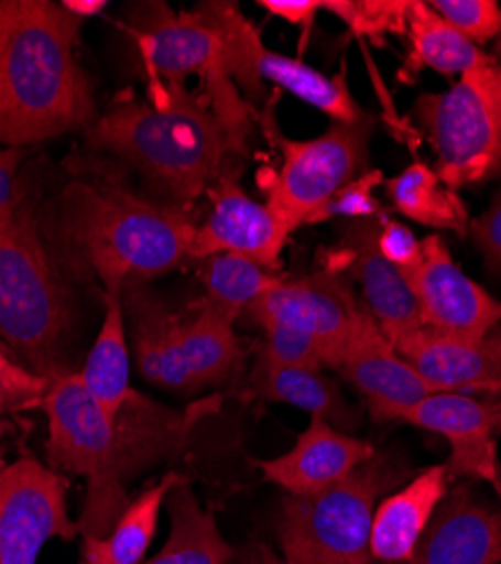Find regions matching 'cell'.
<instances>
[{
  "instance_id": "obj_1",
  "label": "cell",
  "mask_w": 501,
  "mask_h": 564,
  "mask_svg": "<svg viewBox=\"0 0 501 564\" xmlns=\"http://www.w3.org/2000/svg\"><path fill=\"white\" fill-rule=\"evenodd\" d=\"M79 19L51 0H14L0 48V148L43 143L98 120L94 86L77 59Z\"/></svg>"
},
{
  "instance_id": "obj_2",
  "label": "cell",
  "mask_w": 501,
  "mask_h": 564,
  "mask_svg": "<svg viewBox=\"0 0 501 564\" xmlns=\"http://www.w3.org/2000/svg\"><path fill=\"white\" fill-rule=\"evenodd\" d=\"M84 140L90 150L127 161L181 208L208 193L229 156L240 154L206 96L186 84L148 86V100L116 102L84 131Z\"/></svg>"
},
{
  "instance_id": "obj_3",
  "label": "cell",
  "mask_w": 501,
  "mask_h": 564,
  "mask_svg": "<svg viewBox=\"0 0 501 564\" xmlns=\"http://www.w3.org/2000/svg\"><path fill=\"white\" fill-rule=\"evenodd\" d=\"M59 224L68 247L111 294H124L190 260L197 230L186 208L86 181L64 187Z\"/></svg>"
},
{
  "instance_id": "obj_4",
  "label": "cell",
  "mask_w": 501,
  "mask_h": 564,
  "mask_svg": "<svg viewBox=\"0 0 501 564\" xmlns=\"http://www.w3.org/2000/svg\"><path fill=\"white\" fill-rule=\"evenodd\" d=\"M70 310L64 282L43 247L32 213L0 224V344L25 370L53 382Z\"/></svg>"
},
{
  "instance_id": "obj_5",
  "label": "cell",
  "mask_w": 501,
  "mask_h": 564,
  "mask_svg": "<svg viewBox=\"0 0 501 564\" xmlns=\"http://www.w3.org/2000/svg\"><path fill=\"white\" fill-rule=\"evenodd\" d=\"M406 479V465L378 449L324 492L285 495L276 520L279 553L287 564H371L375 508Z\"/></svg>"
},
{
  "instance_id": "obj_6",
  "label": "cell",
  "mask_w": 501,
  "mask_h": 564,
  "mask_svg": "<svg viewBox=\"0 0 501 564\" xmlns=\"http://www.w3.org/2000/svg\"><path fill=\"white\" fill-rule=\"evenodd\" d=\"M39 409L48 420L45 454L53 469L86 481L79 535L107 538L127 503L116 425L81 384L79 372L53 380Z\"/></svg>"
},
{
  "instance_id": "obj_7",
  "label": "cell",
  "mask_w": 501,
  "mask_h": 564,
  "mask_svg": "<svg viewBox=\"0 0 501 564\" xmlns=\"http://www.w3.org/2000/svg\"><path fill=\"white\" fill-rule=\"evenodd\" d=\"M436 152V174L459 191L501 172V66L466 73L443 93H425L414 109Z\"/></svg>"
},
{
  "instance_id": "obj_8",
  "label": "cell",
  "mask_w": 501,
  "mask_h": 564,
  "mask_svg": "<svg viewBox=\"0 0 501 564\" xmlns=\"http://www.w3.org/2000/svg\"><path fill=\"white\" fill-rule=\"evenodd\" d=\"M264 113V131L281 150V167L262 181L266 206L292 232L330 202L344 185L369 172L371 135L375 120L369 116L359 122H330L316 138L292 140L281 133Z\"/></svg>"
},
{
  "instance_id": "obj_9",
  "label": "cell",
  "mask_w": 501,
  "mask_h": 564,
  "mask_svg": "<svg viewBox=\"0 0 501 564\" xmlns=\"http://www.w3.org/2000/svg\"><path fill=\"white\" fill-rule=\"evenodd\" d=\"M219 34L221 59L236 86L247 96V102L264 98V84L287 90L296 100L324 111L333 122H359L369 118L348 88L346 73L326 75L301 62L298 57L269 51L260 32L238 10L236 3H202L197 10Z\"/></svg>"
},
{
  "instance_id": "obj_10",
  "label": "cell",
  "mask_w": 501,
  "mask_h": 564,
  "mask_svg": "<svg viewBox=\"0 0 501 564\" xmlns=\"http://www.w3.org/2000/svg\"><path fill=\"white\" fill-rule=\"evenodd\" d=\"M66 492V475L34 456L0 467V564H36L51 540L79 535Z\"/></svg>"
},
{
  "instance_id": "obj_11",
  "label": "cell",
  "mask_w": 501,
  "mask_h": 564,
  "mask_svg": "<svg viewBox=\"0 0 501 564\" xmlns=\"http://www.w3.org/2000/svg\"><path fill=\"white\" fill-rule=\"evenodd\" d=\"M361 312L363 305H359L350 282L337 271H322L298 280H283L244 314L258 325L279 321L298 327L322 350L324 368L339 370Z\"/></svg>"
},
{
  "instance_id": "obj_12",
  "label": "cell",
  "mask_w": 501,
  "mask_h": 564,
  "mask_svg": "<svg viewBox=\"0 0 501 564\" xmlns=\"http://www.w3.org/2000/svg\"><path fill=\"white\" fill-rule=\"evenodd\" d=\"M423 327L438 335L483 339L501 323V301L454 262L440 235L423 240V264L409 278Z\"/></svg>"
},
{
  "instance_id": "obj_13",
  "label": "cell",
  "mask_w": 501,
  "mask_h": 564,
  "mask_svg": "<svg viewBox=\"0 0 501 564\" xmlns=\"http://www.w3.org/2000/svg\"><path fill=\"white\" fill-rule=\"evenodd\" d=\"M402 422L447 441V469L451 479H475L488 484L501 499V465L497 456V436L501 434V406L481 402L472 395L432 393Z\"/></svg>"
},
{
  "instance_id": "obj_14",
  "label": "cell",
  "mask_w": 501,
  "mask_h": 564,
  "mask_svg": "<svg viewBox=\"0 0 501 564\" xmlns=\"http://www.w3.org/2000/svg\"><path fill=\"white\" fill-rule=\"evenodd\" d=\"M210 210L197 226L190 260L217 253L242 256L264 269H279L292 230L266 204L244 193L238 176L224 172L208 191Z\"/></svg>"
},
{
  "instance_id": "obj_15",
  "label": "cell",
  "mask_w": 501,
  "mask_h": 564,
  "mask_svg": "<svg viewBox=\"0 0 501 564\" xmlns=\"http://www.w3.org/2000/svg\"><path fill=\"white\" fill-rule=\"evenodd\" d=\"M337 372L361 395L375 422H402L409 409L434 393L421 372L393 348L367 307Z\"/></svg>"
},
{
  "instance_id": "obj_16",
  "label": "cell",
  "mask_w": 501,
  "mask_h": 564,
  "mask_svg": "<svg viewBox=\"0 0 501 564\" xmlns=\"http://www.w3.org/2000/svg\"><path fill=\"white\" fill-rule=\"evenodd\" d=\"M131 34L143 66L148 86L186 84L190 75L206 79L224 66L221 41L199 12H172L165 3L145 6Z\"/></svg>"
},
{
  "instance_id": "obj_17",
  "label": "cell",
  "mask_w": 501,
  "mask_h": 564,
  "mask_svg": "<svg viewBox=\"0 0 501 564\" xmlns=\"http://www.w3.org/2000/svg\"><path fill=\"white\" fill-rule=\"evenodd\" d=\"M378 452L369 441L341 432L324 417H309L290 452L255 460L264 481L285 495L307 497L341 484L350 473Z\"/></svg>"
},
{
  "instance_id": "obj_18",
  "label": "cell",
  "mask_w": 501,
  "mask_h": 564,
  "mask_svg": "<svg viewBox=\"0 0 501 564\" xmlns=\"http://www.w3.org/2000/svg\"><path fill=\"white\" fill-rule=\"evenodd\" d=\"M380 219H355L341 232V247L337 251L339 264L357 278L363 307L378 321L380 330L395 346L404 337L423 327L421 310L409 280L389 264L378 251Z\"/></svg>"
},
{
  "instance_id": "obj_19",
  "label": "cell",
  "mask_w": 501,
  "mask_h": 564,
  "mask_svg": "<svg viewBox=\"0 0 501 564\" xmlns=\"http://www.w3.org/2000/svg\"><path fill=\"white\" fill-rule=\"evenodd\" d=\"M393 348L421 372L434 393L501 395V333L461 339L421 327Z\"/></svg>"
},
{
  "instance_id": "obj_20",
  "label": "cell",
  "mask_w": 501,
  "mask_h": 564,
  "mask_svg": "<svg viewBox=\"0 0 501 564\" xmlns=\"http://www.w3.org/2000/svg\"><path fill=\"white\" fill-rule=\"evenodd\" d=\"M409 564H501V508L468 484L449 488Z\"/></svg>"
},
{
  "instance_id": "obj_21",
  "label": "cell",
  "mask_w": 501,
  "mask_h": 564,
  "mask_svg": "<svg viewBox=\"0 0 501 564\" xmlns=\"http://www.w3.org/2000/svg\"><path fill=\"white\" fill-rule=\"evenodd\" d=\"M445 463L429 465L389 492L375 508L371 527V560L382 564H409L451 488Z\"/></svg>"
},
{
  "instance_id": "obj_22",
  "label": "cell",
  "mask_w": 501,
  "mask_h": 564,
  "mask_svg": "<svg viewBox=\"0 0 501 564\" xmlns=\"http://www.w3.org/2000/svg\"><path fill=\"white\" fill-rule=\"evenodd\" d=\"M244 400L287 404L309 413V417L333 422L341 432L355 430L357 425L355 409L344 398L339 384L330 380L324 370L283 366L271 361L260 350H255Z\"/></svg>"
},
{
  "instance_id": "obj_23",
  "label": "cell",
  "mask_w": 501,
  "mask_h": 564,
  "mask_svg": "<svg viewBox=\"0 0 501 564\" xmlns=\"http://www.w3.org/2000/svg\"><path fill=\"white\" fill-rule=\"evenodd\" d=\"M131 316L133 355L143 378L172 393H199L181 341L178 314L167 312L150 294L135 292L131 296Z\"/></svg>"
},
{
  "instance_id": "obj_24",
  "label": "cell",
  "mask_w": 501,
  "mask_h": 564,
  "mask_svg": "<svg viewBox=\"0 0 501 564\" xmlns=\"http://www.w3.org/2000/svg\"><path fill=\"white\" fill-rule=\"evenodd\" d=\"M406 36L409 55L400 70L402 82H414L425 68L440 75L464 77L475 68L497 64L483 48L438 17L425 0H409Z\"/></svg>"
},
{
  "instance_id": "obj_25",
  "label": "cell",
  "mask_w": 501,
  "mask_h": 564,
  "mask_svg": "<svg viewBox=\"0 0 501 564\" xmlns=\"http://www.w3.org/2000/svg\"><path fill=\"white\" fill-rule=\"evenodd\" d=\"M131 357L124 333V294L105 292L100 333L79 370L81 384L98 402L109 422L118 427L124 406L135 395L129 387Z\"/></svg>"
},
{
  "instance_id": "obj_26",
  "label": "cell",
  "mask_w": 501,
  "mask_h": 564,
  "mask_svg": "<svg viewBox=\"0 0 501 564\" xmlns=\"http://www.w3.org/2000/svg\"><path fill=\"white\" fill-rule=\"evenodd\" d=\"M170 533L161 551L143 564H233L236 549L219 531L213 510L204 508L188 479L165 499Z\"/></svg>"
},
{
  "instance_id": "obj_27",
  "label": "cell",
  "mask_w": 501,
  "mask_h": 564,
  "mask_svg": "<svg viewBox=\"0 0 501 564\" xmlns=\"http://www.w3.org/2000/svg\"><path fill=\"white\" fill-rule=\"evenodd\" d=\"M178 330L197 391L231 382L240 372L244 348L229 314L202 299L188 316H178Z\"/></svg>"
},
{
  "instance_id": "obj_28",
  "label": "cell",
  "mask_w": 501,
  "mask_h": 564,
  "mask_svg": "<svg viewBox=\"0 0 501 564\" xmlns=\"http://www.w3.org/2000/svg\"><path fill=\"white\" fill-rule=\"evenodd\" d=\"M393 208L416 224L443 228L468 238L470 215L457 191L447 187L434 167L412 163L384 183Z\"/></svg>"
},
{
  "instance_id": "obj_29",
  "label": "cell",
  "mask_w": 501,
  "mask_h": 564,
  "mask_svg": "<svg viewBox=\"0 0 501 564\" xmlns=\"http://www.w3.org/2000/svg\"><path fill=\"white\" fill-rule=\"evenodd\" d=\"M285 278L233 253H217L202 260V282L206 301L233 321L260 296L276 290Z\"/></svg>"
},
{
  "instance_id": "obj_30",
  "label": "cell",
  "mask_w": 501,
  "mask_h": 564,
  "mask_svg": "<svg viewBox=\"0 0 501 564\" xmlns=\"http://www.w3.org/2000/svg\"><path fill=\"white\" fill-rule=\"evenodd\" d=\"M186 477L176 473H167L161 481L139 497L131 499L113 531L105 538V549L111 564H143L145 555L156 538L159 531V517L165 499L174 486H178Z\"/></svg>"
},
{
  "instance_id": "obj_31",
  "label": "cell",
  "mask_w": 501,
  "mask_h": 564,
  "mask_svg": "<svg viewBox=\"0 0 501 564\" xmlns=\"http://www.w3.org/2000/svg\"><path fill=\"white\" fill-rule=\"evenodd\" d=\"M322 12L335 14L357 39L406 36L409 0H322Z\"/></svg>"
},
{
  "instance_id": "obj_32",
  "label": "cell",
  "mask_w": 501,
  "mask_h": 564,
  "mask_svg": "<svg viewBox=\"0 0 501 564\" xmlns=\"http://www.w3.org/2000/svg\"><path fill=\"white\" fill-rule=\"evenodd\" d=\"M429 8L479 48L501 36V8L497 0H432Z\"/></svg>"
},
{
  "instance_id": "obj_33",
  "label": "cell",
  "mask_w": 501,
  "mask_h": 564,
  "mask_svg": "<svg viewBox=\"0 0 501 564\" xmlns=\"http://www.w3.org/2000/svg\"><path fill=\"white\" fill-rule=\"evenodd\" d=\"M384 181L382 170H369L318 208L305 224H324L330 219H375L382 217V204L373 197V191Z\"/></svg>"
},
{
  "instance_id": "obj_34",
  "label": "cell",
  "mask_w": 501,
  "mask_h": 564,
  "mask_svg": "<svg viewBox=\"0 0 501 564\" xmlns=\"http://www.w3.org/2000/svg\"><path fill=\"white\" fill-rule=\"evenodd\" d=\"M260 330L262 344L258 346V350L264 352L271 361L283 366L326 370L322 350H318L316 341L303 330H298V327L279 321H264L260 323Z\"/></svg>"
},
{
  "instance_id": "obj_35",
  "label": "cell",
  "mask_w": 501,
  "mask_h": 564,
  "mask_svg": "<svg viewBox=\"0 0 501 564\" xmlns=\"http://www.w3.org/2000/svg\"><path fill=\"white\" fill-rule=\"evenodd\" d=\"M53 382L19 366L0 344V415L28 406H39Z\"/></svg>"
},
{
  "instance_id": "obj_36",
  "label": "cell",
  "mask_w": 501,
  "mask_h": 564,
  "mask_svg": "<svg viewBox=\"0 0 501 564\" xmlns=\"http://www.w3.org/2000/svg\"><path fill=\"white\" fill-rule=\"evenodd\" d=\"M378 251L393 264L406 280L412 278L423 264V242L406 224L389 217H380L378 228Z\"/></svg>"
},
{
  "instance_id": "obj_37",
  "label": "cell",
  "mask_w": 501,
  "mask_h": 564,
  "mask_svg": "<svg viewBox=\"0 0 501 564\" xmlns=\"http://www.w3.org/2000/svg\"><path fill=\"white\" fill-rule=\"evenodd\" d=\"M470 240L481 251L488 273L501 278V195L468 226Z\"/></svg>"
},
{
  "instance_id": "obj_38",
  "label": "cell",
  "mask_w": 501,
  "mask_h": 564,
  "mask_svg": "<svg viewBox=\"0 0 501 564\" xmlns=\"http://www.w3.org/2000/svg\"><path fill=\"white\" fill-rule=\"evenodd\" d=\"M23 159L25 150L21 148H0V224L14 219L21 210L17 174Z\"/></svg>"
},
{
  "instance_id": "obj_39",
  "label": "cell",
  "mask_w": 501,
  "mask_h": 564,
  "mask_svg": "<svg viewBox=\"0 0 501 564\" xmlns=\"http://www.w3.org/2000/svg\"><path fill=\"white\" fill-rule=\"evenodd\" d=\"M258 6L269 14L279 17L301 30V43L307 45L316 14L322 12V0H258ZM301 45V53H303Z\"/></svg>"
},
{
  "instance_id": "obj_40",
  "label": "cell",
  "mask_w": 501,
  "mask_h": 564,
  "mask_svg": "<svg viewBox=\"0 0 501 564\" xmlns=\"http://www.w3.org/2000/svg\"><path fill=\"white\" fill-rule=\"evenodd\" d=\"M233 564H287L285 557L262 542H253L242 551H236Z\"/></svg>"
},
{
  "instance_id": "obj_41",
  "label": "cell",
  "mask_w": 501,
  "mask_h": 564,
  "mask_svg": "<svg viewBox=\"0 0 501 564\" xmlns=\"http://www.w3.org/2000/svg\"><path fill=\"white\" fill-rule=\"evenodd\" d=\"M81 557L77 564H111L107 549H105V538H94V535H81Z\"/></svg>"
},
{
  "instance_id": "obj_42",
  "label": "cell",
  "mask_w": 501,
  "mask_h": 564,
  "mask_svg": "<svg viewBox=\"0 0 501 564\" xmlns=\"http://www.w3.org/2000/svg\"><path fill=\"white\" fill-rule=\"evenodd\" d=\"M62 8L73 14L75 19L79 21H86L88 17H96L100 12L107 10V3L105 0H64Z\"/></svg>"
},
{
  "instance_id": "obj_43",
  "label": "cell",
  "mask_w": 501,
  "mask_h": 564,
  "mask_svg": "<svg viewBox=\"0 0 501 564\" xmlns=\"http://www.w3.org/2000/svg\"><path fill=\"white\" fill-rule=\"evenodd\" d=\"M14 17V0H0V48H3L6 36L10 32Z\"/></svg>"
},
{
  "instance_id": "obj_44",
  "label": "cell",
  "mask_w": 501,
  "mask_h": 564,
  "mask_svg": "<svg viewBox=\"0 0 501 564\" xmlns=\"http://www.w3.org/2000/svg\"><path fill=\"white\" fill-rule=\"evenodd\" d=\"M8 434V425H6V422L3 420H0V441H3V436Z\"/></svg>"
},
{
  "instance_id": "obj_45",
  "label": "cell",
  "mask_w": 501,
  "mask_h": 564,
  "mask_svg": "<svg viewBox=\"0 0 501 564\" xmlns=\"http://www.w3.org/2000/svg\"><path fill=\"white\" fill-rule=\"evenodd\" d=\"M497 404H499V406H501V395H499V398H497Z\"/></svg>"
}]
</instances>
